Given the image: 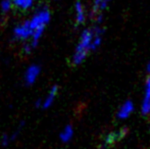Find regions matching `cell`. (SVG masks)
I'll use <instances>...</instances> for the list:
<instances>
[{
  "mask_svg": "<svg viewBox=\"0 0 150 149\" xmlns=\"http://www.w3.org/2000/svg\"><path fill=\"white\" fill-rule=\"evenodd\" d=\"M40 74H41V66L39 64H31L28 66L24 75V82L27 86H31L36 83Z\"/></svg>",
  "mask_w": 150,
  "mask_h": 149,
  "instance_id": "5b68a950",
  "label": "cell"
},
{
  "mask_svg": "<svg viewBox=\"0 0 150 149\" xmlns=\"http://www.w3.org/2000/svg\"><path fill=\"white\" fill-rule=\"evenodd\" d=\"M74 135H75V130L71 125H67L59 134V139L62 143H69L73 140Z\"/></svg>",
  "mask_w": 150,
  "mask_h": 149,
  "instance_id": "9c48e42d",
  "label": "cell"
},
{
  "mask_svg": "<svg viewBox=\"0 0 150 149\" xmlns=\"http://www.w3.org/2000/svg\"><path fill=\"white\" fill-rule=\"evenodd\" d=\"M58 91H59V88L57 85H53L52 87H50L49 91L47 92L45 98L42 99V109H48L49 107H51L53 105L54 101H55L56 97H57Z\"/></svg>",
  "mask_w": 150,
  "mask_h": 149,
  "instance_id": "52a82bcc",
  "label": "cell"
},
{
  "mask_svg": "<svg viewBox=\"0 0 150 149\" xmlns=\"http://www.w3.org/2000/svg\"><path fill=\"white\" fill-rule=\"evenodd\" d=\"M92 41H93V29L87 28L82 31L80 35L79 41L74 50L73 56H71V62L75 66L82 64L87 57L89 56L91 52H93L92 49Z\"/></svg>",
  "mask_w": 150,
  "mask_h": 149,
  "instance_id": "7a4b0ae2",
  "label": "cell"
},
{
  "mask_svg": "<svg viewBox=\"0 0 150 149\" xmlns=\"http://www.w3.org/2000/svg\"><path fill=\"white\" fill-rule=\"evenodd\" d=\"M50 18H51L50 10L46 6H44V7L40 8L39 10H37L36 13L29 20L30 26L33 30V34H32V37L29 41L34 47V49L39 44V41L43 36L46 26L49 24Z\"/></svg>",
  "mask_w": 150,
  "mask_h": 149,
  "instance_id": "6da1fadb",
  "label": "cell"
},
{
  "mask_svg": "<svg viewBox=\"0 0 150 149\" xmlns=\"http://www.w3.org/2000/svg\"><path fill=\"white\" fill-rule=\"evenodd\" d=\"M13 6V3H12V0H2L1 4H0V7H1L2 12L6 13V12L10 11V9Z\"/></svg>",
  "mask_w": 150,
  "mask_h": 149,
  "instance_id": "4fadbf2b",
  "label": "cell"
},
{
  "mask_svg": "<svg viewBox=\"0 0 150 149\" xmlns=\"http://www.w3.org/2000/svg\"><path fill=\"white\" fill-rule=\"evenodd\" d=\"M141 113L144 117L150 115V75H147V79L144 84L143 99L141 102Z\"/></svg>",
  "mask_w": 150,
  "mask_h": 149,
  "instance_id": "277c9868",
  "label": "cell"
},
{
  "mask_svg": "<svg viewBox=\"0 0 150 149\" xmlns=\"http://www.w3.org/2000/svg\"><path fill=\"white\" fill-rule=\"evenodd\" d=\"M135 110V104L134 102L131 99H127L120 104V106L119 107L117 112V117L120 121H124L127 119L133 114Z\"/></svg>",
  "mask_w": 150,
  "mask_h": 149,
  "instance_id": "8992f818",
  "label": "cell"
},
{
  "mask_svg": "<svg viewBox=\"0 0 150 149\" xmlns=\"http://www.w3.org/2000/svg\"><path fill=\"white\" fill-rule=\"evenodd\" d=\"M33 30H32L29 20L24 22L23 24L18 25L13 30V39L18 41H28L31 39Z\"/></svg>",
  "mask_w": 150,
  "mask_h": 149,
  "instance_id": "3957f363",
  "label": "cell"
},
{
  "mask_svg": "<svg viewBox=\"0 0 150 149\" xmlns=\"http://www.w3.org/2000/svg\"><path fill=\"white\" fill-rule=\"evenodd\" d=\"M86 11L81 1H77L75 4V22L77 26L83 25L86 20Z\"/></svg>",
  "mask_w": 150,
  "mask_h": 149,
  "instance_id": "ba28073f",
  "label": "cell"
},
{
  "mask_svg": "<svg viewBox=\"0 0 150 149\" xmlns=\"http://www.w3.org/2000/svg\"><path fill=\"white\" fill-rule=\"evenodd\" d=\"M146 73H147V75H150V60L146 64Z\"/></svg>",
  "mask_w": 150,
  "mask_h": 149,
  "instance_id": "9a60e30c",
  "label": "cell"
},
{
  "mask_svg": "<svg viewBox=\"0 0 150 149\" xmlns=\"http://www.w3.org/2000/svg\"><path fill=\"white\" fill-rule=\"evenodd\" d=\"M10 142H11V139H10L9 135H7V134L2 135V137H1V145L2 146H7Z\"/></svg>",
  "mask_w": 150,
  "mask_h": 149,
  "instance_id": "5bb4252c",
  "label": "cell"
},
{
  "mask_svg": "<svg viewBox=\"0 0 150 149\" xmlns=\"http://www.w3.org/2000/svg\"><path fill=\"white\" fill-rule=\"evenodd\" d=\"M111 0H94L93 2V9H92V14L93 18L97 16V14L102 13V11H104L108 6L109 2Z\"/></svg>",
  "mask_w": 150,
  "mask_h": 149,
  "instance_id": "30bf717a",
  "label": "cell"
},
{
  "mask_svg": "<svg viewBox=\"0 0 150 149\" xmlns=\"http://www.w3.org/2000/svg\"><path fill=\"white\" fill-rule=\"evenodd\" d=\"M125 135V131L122 130V131H120L119 132H112V133H110L108 136H107V138L105 139V145H109V144H111L112 142H115L119 138L117 137H122V136Z\"/></svg>",
  "mask_w": 150,
  "mask_h": 149,
  "instance_id": "7c38bea8",
  "label": "cell"
},
{
  "mask_svg": "<svg viewBox=\"0 0 150 149\" xmlns=\"http://www.w3.org/2000/svg\"><path fill=\"white\" fill-rule=\"evenodd\" d=\"M13 6L22 10H27L32 7L34 3V0H12Z\"/></svg>",
  "mask_w": 150,
  "mask_h": 149,
  "instance_id": "8fae6325",
  "label": "cell"
}]
</instances>
